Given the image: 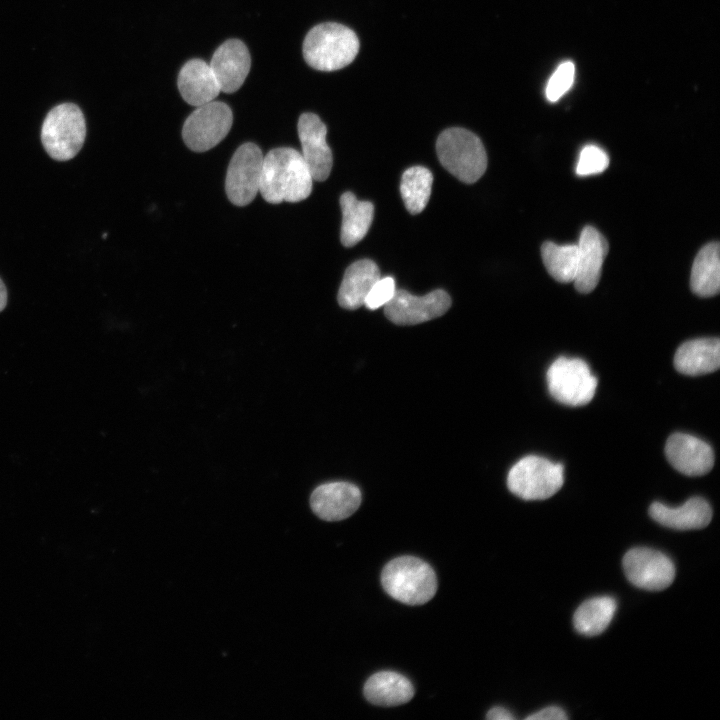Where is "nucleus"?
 Returning <instances> with one entry per match:
<instances>
[{"mask_svg": "<svg viewBox=\"0 0 720 720\" xmlns=\"http://www.w3.org/2000/svg\"><path fill=\"white\" fill-rule=\"evenodd\" d=\"M312 184L311 172L299 151L280 147L264 156L259 193L268 203L300 202L309 197Z\"/></svg>", "mask_w": 720, "mask_h": 720, "instance_id": "nucleus-1", "label": "nucleus"}, {"mask_svg": "<svg viewBox=\"0 0 720 720\" xmlns=\"http://www.w3.org/2000/svg\"><path fill=\"white\" fill-rule=\"evenodd\" d=\"M359 51V40L350 28L334 22L314 26L303 42L307 64L319 71H335L349 65Z\"/></svg>", "mask_w": 720, "mask_h": 720, "instance_id": "nucleus-2", "label": "nucleus"}, {"mask_svg": "<svg viewBox=\"0 0 720 720\" xmlns=\"http://www.w3.org/2000/svg\"><path fill=\"white\" fill-rule=\"evenodd\" d=\"M381 583L392 598L408 605L428 602L437 590L432 567L413 556H401L388 562L383 568Z\"/></svg>", "mask_w": 720, "mask_h": 720, "instance_id": "nucleus-3", "label": "nucleus"}, {"mask_svg": "<svg viewBox=\"0 0 720 720\" xmlns=\"http://www.w3.org/2000/svg\"><path fill=\"white\" fill-rule=\"evenodd\" d=\"M436 152L441 165L464 183L476 182L487 168L481 140L464 128L444 130L437 138Z\"/></svg>", "mask_w": 720, "mask_h": 720, "instance_id": "nucleus-4", "label": "nucleus"}, {"mask_svg": "<svg viewBox=\"0 0 720 720\" xmlns=\"http://www.w3.org/2000/svg\"><path fill=\"white\" fill-rule=\"evenodd\" d=\"M86 122L81 109L72 103L52 108L41 129L42 144L48 155L58 161L72 159L82 148Z\"/></svg>", "mask_w": 720, "mask_h": 720, "instance_id": "nucleus-5", "label": "nucleus"}, {"mask_svg": "<svg viewBox=\"0 0 720 720\" xmlns=\"http://www.w3.org/2000/svg\"><path fill=\"white\" fill-rule=\"evenodd\" d=\"M564 483V467L544 457L520 459L507 476L509 490L524 500H543L557 493Z\"/></svg>", "mask_w": 720, "mask_h": 720, "instance_id": "nucleus-6", "label": "nucleus"}, {"mask_svg": "<svg viewBox=\"0 0 720 720\" xmlns=\"http://www.w3.org/2000/svg\"><path fill=\"white\" fill-rule=\"evenodd\" d=\"M546 378L551 396L569 406L589 403L598 383L584 360L563 356L550 365Z\"/></svg>", "mask_w": 720, "mask_h": 720, "instance_id": "nucleus-7", "label": "nucleus"}, {"mask_svg": "<svg viewBox=\"0 0 720 720\" xmlns=\"http://www.w3.org/2000/svg\"><path fill=\"white\" fill-rule=\"evenodd\" d=\"M233 123L230 107L221 101H211L197 108L187 117L182 129L186 146L204 152L219 144L229 133Z\"/></svg>", "mask_w": 720, "mask_h": 720, "instance_id": "nucleus-8", "label": "nucleus"}, {"mask_svg": "<svg viewBox=\"0 0 720 720\" xmlns=\"http://www.w3.org/2000/svg\"><path fill=\"white\" fill-rule=\"evenodd\" d=\"M263 153L254 143H244L234 152L228 165L225 190L236 206H246L259 193Z\"/></svg>", "mask_w": 720, "mask_h": 720, "instance_id": "nucleus-9", "label": "nucleus"}, {"mask_svg": "<svg viewBox=\"0 0 720 720\" xmlns=\"http://www.w3.org/2000/svg\"><path fill=\"white\" fill-rule=\"evenodd\" d=\"M623 569L630 583L649 591L667 588L675 577L672 560L664 553L647 547L630 549L624 555Z\"/></svg>", "mask_w": 720, "mask_h": 720, "instance_id": "nucleus-10", "label": "nucleus"}, {"mask_svg": "<svg viewBox=\"0 0 720 720\" xmlns=\"http://www.w3.org/2000/svg\"><path fill=\"white\" fill-rule=\"evenodd\" d=\"M451 306V298L442 289L424 296H415L406 290H396L384 306L385 316L397 325L420 324L442 316Z\"/></svg>", "mask_w": 720, "mask_h": 720, "instance_id": "nucleus-11", "label": "nucleus"}, {"mask_svg": "<svg viewBox=\"0 0 720 720\" xmlns=\"http://www.w3.org/2000/svg\"><path fill=\"white\" fill-rule=\"evenodd\" d=\"M297 129L302 147L300 153L313 180H326L333 165L332 152L326 142V125L316 114L303 113L299 117Z\"/></svg>", "mask_w": 720, "mask_h": 720, "instance_id": "nucleus-12", "label": "nucleus"}, {"mask_svg": "<svg viewBox=\"0 0 720 720\" xmlns=\"http://www.w3.org/2000/svg\"><path fill=\"white\" fill-rule=\"evenodd\" d=\"M669 463L687 476H702L714 466V452L705 441L685 433H674L665 444Z\"/></svg>", "mask_w": 720, "mask_h": 720, "instance_id": "nucleus-13", "label": "nucleus"}, {"mask_svg": "<svg viewBox=\"0 0 720 720\" xmlns=\"http://www.w3.org/2000/svg\"><path fill=\"white\" fill-rule=\"evenodd\" d=\"M220 91L233 93L244 83L251 66L246 45L238 39H230L214 52L209 63Z\"/></svg>", "mask_w": 720, "mask_h": 720, "instance_id": "nucleus-14", "label": "nucleus"}, {"mask_svg": "<svg viewBox=\"0 0 720 720\" xmlns=\"http://www.w3.org/2000/svg\"><path fill=\"white\" fill-rule=\"evenodd\" d=\"M359 488L348 482H331L318 486L311 494L312 511L326 521H339L351 516L360 506Z\"/></svg>", "mask_w": 720, "mask_h": 720, "instance_id": "nucleus-15", "label": "nucleus"}, {"mask_svg": "<svg viewBox=\"0 0 720 720\" xmlns=\"http://www.w3.org/2000/svg\"><path fill=\"white\" fill-rule=\"evenodd\" d=\"M577 247V271L573 282L580 293L586 294L597 286L609 248L605 237L592 226L582 230Z\"/></svg>", "mask_w": 720, "mask_h": 720, "instance_id": "nucleus-16", "label": "nucleus"}, {"mask_svg": "<svg viewBox=\"0 0 720 720\" xmlns=\"http://www.w3.org/2000/svg\"><path fill=\"white\" fill-rule=\"evenodd\" d=\"M649 514L659 524L676 530L701 529L712 519V509L701 497H692L680 507L653 502Z\"/></svg>", "mask_w": 720, "mask_h": 720, "instance_id": "nucleus-17", "label": "nucleus"}, {"mask_svg": "<svg viewBox=\"0 0 720 720\" xmlns=\"http://www.w3.org/2000/svg\"><path fill=\"white\" fill-rule=\"evenodd\" d=\"M177 84L182 98L196 107L213 101L220 92L210 65L201 59H191L183 65Z\"/></svg>", "mask_w": 720, "mask_h": 720, "instance_id": "nucleus-18", "label": "nucleus"}, {"mask_svg": "<svg viewBox=\"0 0 720 720\" xmlns=\"http://www.w3.org/2000/svg\"><path fill=\"white\" fill-rule=\"evenodd\" d=\"M676 370L684 375L698 376L712 373L720 366L718 338H700L681 344L674 355Z\"/></svg>", "mask_w": 720, "mask_h": 720, "instance_id": "nucleus-19", "label": "nucleus"}, {"mask_svg": "<svg viewBox=\"0 0 720 720\" xmlns=\"http://www.w3.org/2000/svg\"><path fill=\"white\" fill-rule=\"evenodd\" d=\"M380 277V270L372 260L361 259L352 263L346 269L339 287V305L348 310L364 305L368 292Z\"/></svg>", "mask_w": 720, "mask_h": 720, "instance_id": "nucleus-20", "label": "nucleus"}, {"mask_svg": "<svg viewBox=\"0 0 720 720\" xmlns=\"http://www.w3.org/2000/svg\"><path fill=\"white\" fill-rule=\"evenodd\" d=\"M363 692L370 703L392 707L410 701L414 696V687L408 678L397 672L381 671L366 681Z\"/></svg>", "mask_w": 720, "mask_h": 720, "instance_id": "nucleus-21", "label": "nucleus"}, {"mask_svg": "<svg viewBox=\"0 0 720 720\" xmlns=\"http://www.w3.org/2000/svg\"><path fill=\"white\" fill-rule=\"evenodd\" d=\"M342 225L340 239L345 247H352L367 234L374 215V206L369 201H360L352 192L340 197Z\"/></svg>", "mask_w": 720, "mask_h": 720, "instance_id": "nucleus-22", "label": "nucleus"}, {"mask_svg": "<svg viewBox=\"0 0 720 720\" xmlns=\"http://www.w3.org/2000/svg\"><path fill=\"white\" fill-rule=\"evenodd\" d=\"M691 290L700 297H712L720 288L719 244L705 245L696 255L690 276Z\"/></svg>", "mask_w": 720, "mask_h": 720, "instance_id": "nucleus-23", "label": "nucleus"}, {"mask_svg": "<svg viewBox=\"0 0 720 720\" xmlns=\"http://www.w3.org/2000/svg\"><path fill=\"white\" fill-rule=\"evenodd\" d=\"M617 603L610 596H598L586 600L575 611V629L583 635L601 634L610 624L616 612Z\"/></svg>", "mask_w": 720, "mask_h": 720, "instance_id": "nucleus-24", "label": "nucleus"}, {"mask_svg": "<svg viewBox=\"0 0 720 720\" xmlns=\"http://www.w3.org/2000/svg\"><path fill=\"white\" fill-rule=\"evenodd\" d=\"M433 175L423 166H413L404 171L400 192L407 211L411 214L422 212L431 195Z\"/></svg>", "mask_w": 720, "mask_h": 720, "instance_id": "nucleus-25", "label": "nucleus"}, {"mask_svg": "<svg viewBox=\"0 0 720 720\" xmlns=\"http://www.w3.org/2000/svg\"><path fill=\"white\" fill-rule=\"evenodd\" d=\"M543 263L549 274L561 283L573 282L577 271L578 247L545 242L541 248Z\"/></svg>", "mask_w": 720, "mask_h": 720, "instance_id": "nucleus-26", "label": "nucleus"}, {"mask_svg": "<svg viewBox=\"0 0 720 720\" xmlns=\"http://www.w3.org/2000/svg\"><path fill=\"white\" fill-rule=\"evenodd\" d=\"M575 66L571 61H564L553 72L546 85L545 95L550 102L558 101L573 85Z\"/></svg>", "mask_w": 720, "mask_h": 720, "instance_id": "nucleus-27", "label": "nucleus"}, {"mask_svg": "<svg viewBox=\"0 0 720 720\" xmlns=\"http://www.w3.org/2000/svg\"><path fill=\"white\" fill-rule=\"evenodd\" d=\"M609 165V157L600 147L589 144L582 148L576 165L579 176H588L603 172Z\"/></svg>", "mask_w": 720, "mask_h": 720, "instance_id": "nucleus-28", "label": "nucleus"}, {"mask_svg": "<svg viewBox=\"0 0 720 720\" xmlns=\"http://www.w3.org/2000/svg\"><path fill=\"white\" fill-rule=\"evenodd\" d=\"M395 291V281L392 277H380L368 292L364 305L370 310L385 306L393 298Z\"/></svg>", "mask_w": 720, "mask_h": 720, "instance_id": "nucleus-29", "label": "nucleus"}, {"mask_svg": "<svg viewBox=\"0 0 720 720\" xmlns=\"http://www.w3.org/2000/svg\"><path fill=\"white\" fill-rule=\"evenodd\" d=\"M565 711L558 706H548L526 717L527 720H566Z\"/></svg>", "mask_w": 720, "mask_h": 720, "instance_id": "nucleus-30", "label": "nucleus"}, {"mask_svg": "<svg viewBox=\"0 0 720 720\" xmlns=\"http://www.w3.org/2000/svg\"><path fill=\"white\" fill-rule=\"evenodd\" d=\"M489 720H513L515 717L512 713L503 707H493L486 715Z\"/></svg>", "mask_w": 720, "mask_h": 720, "instance_id": "nucleus-31", "label": "nucleus"}, {"mask_svg": "<svg viewBox=\"0 0 720 720\" xmlns=\"http://www.w3.org/2000/svg\"><path fill=\"white\" fill-rule=\"evenodd\" d=\"M7 304V290L5 284L0 279V312L5 308Z\"/></svg>", "mask_w": 720, "mask_h": 720, "instance_id": "nucleus-32", "label": "nucleus"}]
</instances>
